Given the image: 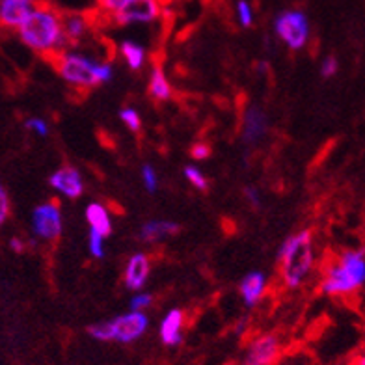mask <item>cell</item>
<instances>
[{"label": "cell", "mask_w": 365, "mask_h": 365, "mask_svg": "<svg viewBox=\"0 0 365 365\" xmlns=\"http://www.w3.org/2000/svg\"><path fill=\"white\" fill-rule=\"evenodd\" d=\"M151 304H153L151 293H148V291H138V293H135L133 298H130L129 308L130 312H145Z\"/></svg>", "instance_id": "25"}, {"label": "cell", "mask_w": 365, "mask_h": 365, "mask_svg": "<svg viewBox=\"0 0 365 365\" xmlns=\"http://www.w3.org/2000/svg\"><path fill=\"white\" fill-rule=\"evenodd\" d=\"M179 230L181 226L173 220H149L140 230V239L149 245H157L160 240L175 235Z\"/></svg>", "instance_id": "16"}, {"label": "cell", "mask_w": 365, "mask_h": 365, "mask_svg": "<svg viewBox=\"0 0 365 365\" xmlns=\"http://www.w3.org/2000/svg\"><path fill=\"white\" fill-rule=\"evenodd\" d=\"M149 274H151V259H149V255L144 254V252H136L127 261L125 272H123V284H125L127 289L138 293L148 284Z\"/></svg>", "instance_id": "13"}, {"label": "cell", "mask_w": 365, "mask_h": 365, "mask_svg": "<svg viewBox=\"0 0 365 365\" xmlns=\"http://www.w3.org/2000/svg\"><path fill=\"white\" fill-rule=\"evenodd\" d=\"M185 312L179 308L170 309L160 321L159 337L163 345L166 346H179L185 337Z\"/></svg>", "instance_id": "15"}, {"label": "cell", "mask_w": 365, "mask_h": 365, "mask_svg": "<svg viewBox=\"0 0 365 365\" xmlns=\"http://www.w3.org/2000/svg\"><path fill=\"white\" fill-rule=\"evenodd\" d=\"M8 218H10V196H8L4 182L0 181V227L4 226Z\"/></svg>", "instance_id": "28"}, {"label": "cell", "mask_w": 365, "mask_h": 365, "mask_svg": "<svg viewBox=\"0 0 365 365\" xmlns=\"http://www.w3.org/2000/svg\"><path fill=\"white\" fill-rule=\"evenodd\" d=\"M317 263L313 233L302 230L284 240L278 252L279 282L285 289H300L309 278Z\"/></svg>", "instance_id": "2"}, {"label": "cell", "mask_w": 365, "mask_h": 365, "mask_svg": "<svg viewBox=\"0 0 365 365\" xmlns=\"http://www.w3.org/2000/svg\"><path fill=\"white\" fill-rule=\"evenodd\" d=\"M88 250L93 259H103L105 257V237L90 230L88 235Z\"/></svg>", "instance_id": "23"}, {"label": "cell", "mask_w": 365, "mask_h": 365, "mask_svg": "<svg viewBox=\"0 0 365 365\" xmlns=\"http://www.w3.org/2000/svg\"><path fill=\"white\" fill-rule=\"evenodd\" d=\"M51 60H53L58 75L75 90H93V88L110 82L114 77L112 63L101 62L97 58L78 53L75 48H68Z\"/></svg>", "instance_id": "4"}, {"label": "cell", "mask_w": 365, "mask_h": 365, "mask_svg": "<svg viewBox=\"0 0 365 365\" xmlns=\"http://www.w3.org/2000/svg\"><path fill=\"white\" fill-rule=\"evenodd\" d=\"M149 328V317L145 312H127L121 315H115L110 321L96 322L88 328L90 334L96 341L101 343H123V345H130V343L138 341L140 337L144 336Z\"/></svg>", "instance_id": "5"}, {"label": "cell", "mask_w": 365, "mask_h": 365, "mask_svg": "<svg viewBox=\"0 0 365 365\" xmlns=\"http://www.w3.org/2000/svg\"><path fill=\"white\" fill-rule=\"evenodd\" d=\"M185 178H187V181L192 185V187H196L197 190H207V187H209V181H207V178L203 175V172L197 166H194V164H188L187 168H185Z\"/></svg>", "instance_id": "22"}, {"label": "cell", "mask_w": 365, "mask_h": 365, "mask_svg": "<svg viewBox=\"0 0 365 365\" xmlns=\"http://www.w3.org/2000/svg\"><path fill=\"white\" fill-rule=\"evenodd\" d=\"M164 4L160 0H120L114 10L105 14L118 26L127 24H149L160 19Z\"/></svg>", "instance_id": "6"}, {"label": "cell", "mask_w": 365, "mask_h": 365, "mask_svg": "<svg viewBox=\"0 0 365 365\" xmlns=\"http://www.w3.org/2000/svg\"><path fill=\"white\" fill-rule=\"evenodd\" d=\"M84 215H86V222H88V226H90L91 231H96V233L103 235L105 239L110 235L112 233V215H110V211H108V209L103 205V203H97V202L90 203V205L86 207Z\"/></svg>", "instance_id": "17"}, {"label": "cell", "mask_w": 365, "mask_h": 365, "mask_svg": "<svg viewBox=\"0 0 365 365\" xmlns=\"http://www.w3.org/2000/svg\"><path fill=\"white\" fill-rule=\"evenodd\" d=\"M148 91L151 99L159 103H166L172 99L173 96V88L170 84L168 77H166V73L160 66H155L149 73V82H148Z\"/></svg>", "instance_id": "19"}, {"label": "cell", "mask_w": 365, "mask_h": 365, "mask_svg": "<svg viewBox=\"0 0 365 365\" xmlns=\"http://www.w3.org/2000/svg\"><path fill=\"white\" fill-rule=\"evenodd\" d=\"M245 197L248 200V203H250L254 209H259V207H261V194L255 187H246L245 188Z\"/></svg>", "instance_id": "31"}, {"label": "cell", "mask_w": 365, "mask_h": 365, "mask_svg": "<svg viewBox=\"0 0 365 365\" xmlns=\"http://www.w3.org/2000/svg\"><path fill=\"white\" fill-rule=\"evenodd\" d=\"M190 155H192L194 160H205L209 159V155H211V148L203 142H197V144L192 145L190 149Z\"/></svg>", "instance_id": "30"}, {"label": "cell", "mask_w": 365, "mask_h": 365, "mask_svg": "<svg viewBox=\"0 0 365 365\" xmlns=\"http://www.w3.org/2000/svg\"><path fill=\"white\" fill-rule=\"evenodd\" d=\"M274 32L291 51H302L312 36L308 15L300 10L282 11L274 19Z\"/></svg>", "instance_id": "7"}, {"label": "cell", "mask_w": 365, "mask_h": 365, "mask_svg": "<svg viewBox=\"0 0 365 365\" xmlns=\"http://www.w3.org/2000/svg\"><path fill=\"white\" fill-rule=\"evenodd\" d=\"M120 54L125 60L127 66H129V69H133V71H138V69L144 68L145 60H148L145 48L140 43H136V41H130V39L121 41Z\"/></svg>", "instance_id": "20"}, {"label": "cell", "mask_w": 365, "mask_h": 365, "mask_svg": "<svg viewBox=\"0 0 365 365\" xmlns=\"http://www.w3.org/2000/svg\"><path fill=\"white\" fill-rule=\"evenodd\" d=\"M48 185L54 192L68 200H78L84 194V179L75 166H62L51 173Z\"/></svg>", "instance_id": "10"}, {"label": "cell", "mask_w": 365, "mask_h": 365, "mask_svg": "<svg viewBox=\"0 0 365 365\" xmlns=\"http://www.w3.org/2000/svg\"><path fill=\"white\" fill-rule=\"evenodd\" d=\"M45 0H0V26L19 30L38 4Z\"/></svg>", "instance_id": "11"}, {"label": "cell", "mask_w": 365, "mask_h": 365, "mask_svg": "<svg viewBox=\"0 0 365 365\" xmlns=\"http://www.w3.org/2000/svg\"><path fill=\"white\" fill-rule=\"evenodd\" d=\"M269 133V115L261 106H248L242 114V142L259 144Z\"/></svg>", "instance_id": "12"}, {"label": "cell", "mask_w": 365, "mask_h": 365, "mask_svg": "<svg viewBox=\"0 0 365 365\" xmlns=\"http://www.w3.org/2000/svg\"><path fill=\"white\" fill-rule=\"evenodd\" d=\"M365 287V248H351L337 254L322 272V294L334 298L351 297Z\"/></svg>", "instance_id": "3"}, {"label": "cell", "mask_w": 365, "mask_h": 365, "mask_svg": "<svg viewBox=\"0 0 365 365\" xmlns=\"http://www.w3.org/2000/svg\"><path fill=\"white\" fill-rule=\"evenodd\" d=\"M354 365H365V349L358 352V356L354 358Z\"/></svg>", "instance_id": "34"}, {"label": "cell", "mask_w": 365, "mask_h": 365, "mask_svg": "<svg viewBox=\"0 0 365 365\" xmlns=\"http://www.w3.org/2000/svg\"><path fill=\"white\" fill-rule=\"evenodd\" d=\"M337 71H339V62H337L336 56H327L321 62V75L324 78L336 77Z\"/></svg>", "instance_id": "29"}, {"label": "cell", "mask_w": 365, "mask_h": 365, "mask_svg": "<svg viewBox=\"0 0 365 365\" xmlns=\"http://www.w3.org/2000/svg\"><path fill=\"white\" fill-rule=\"evenodd\" d=\"M63 34L68 38L69 47L77 45L78 41L86 38L90 32V19L84 14H66L62 15Z\"/></svg>", "instance_id": "18"}, {"label": "cell", "mask_w": 365, "mask_h": 365, "mask_svg": "<svg viewBox=\"0 0 365 365\" xmlns=\"http://www.w3.org/2000/svg\"><path fill=\"white\" fill-rule=\"evenodd\" d=\"M142 182H144L145 190L149 194L157 192V188H159V175H157V170L151 164H144L142 166Z\"/></svg>", "instance_id": "24"}, {"label": "cell", "mask_w": 365, "mask_h": 365, "mask_svg": "<svg viewBox=\"0 0 365 365\" xmlns=\"http://www.w3.org/2000/svg\"><path fill=\"white\" fill-rule=\"evenodd\" d=\"M120 120L125 123V127L133 133H138L142 129V115H140L138 110L130 108V106H125L120 110Z\"/></svg>", "instance_id": "21"}, {"label": "cell", "mask_w": 365, "mask_h": 365, "mask_svg": "<svg viewBox=\"0 0 365 365\" xmlns=\"http://www.w3.org/2000/svg\"><path fill=\"white\" fill-rule=\"evenodd\" d=\"M279 356H282L279 336L272 331H264L248 341L242 365H274L279 360Z\"/></svg>", "instance_id": "9"}, {"label": "cell", "mask_w": 365, "mask_h": 365, "mask_svg": "<svg viewBox=\"0 0 365 365\" xmlns=\"http://www.w3.org/2000/svg\"><path fill=\"white\" fill-rule=\"evenodd\" d=\"M267 287H269V278L264 272L252 270V272L246 274L239 284L240 298H242L246 308H255L267 294Z\"/></svg>", "instance_id": "14"}, {"label": "cell", "mask_w": 365, "mask_h": 365, "mask_svg": "<svg viewBox=\"0 0 365 365\" xmlns=\"http://www.w3.org/2000/svg\"><path fill=\"white\" fill-rule=\"evenodd\" d=\"M30 230H32V235L36 239L45 240V242H53V240L60 239L63 231V220L62 209H60L58 202L39 203L32 211Z\"/></svg>", "instance_id": "8"}, {"label": "cell", "mask_w": 365, "mask_h": 365, "mask_svg": "<svg viewBox=\"0 0 365 365\" xmlns=\"http://www.w3.org/2000/svg\"><path fill=\"white\" fill-rule=\"evenodd\" d=\"M24 127H26L30 133H34V135L41 136V138L48 136V133H51V129H48V123L43 120V118H39V115H32V118H29V120L24 121Z\"/></svg>", "instance_id": "27"}, {"label": "cell", "mask_w": 365, "mask_h": 365, "mask_svg": "<svg viewBox=\"0 0 365 365\" xmlns=\"http://www.w3.org/2000/svg\"><path fill=\"white\" fill-rule=\"evenodd\" d=\"M118 2H120V0H97V4H99V8H101L105 14L114 10L115 6H118Z\"/></svg>", "instance_id": "33"}, {"label": "cell", "mask_w": 365, "mask_h": 365, "mask_svg": "<svg viewBox=\"0 0 365 365\" xmlns=\"http://www.w3.org/2000/svg\"><path fill=\"white\" fill-rule=\"evenodd\" d=\"M160 2H163V4H168L170 0H160Z\"/></svg>", "instance_id": "35"}, {"label": "cell", "mask_w": 365, "mask_h": 365, "mask_svg": "<svg viewBox=\"0 0 365 365\" xmlns=\"http://www.w3.org/2000/svg\"><path fill=\"white\" fill-rule=\"evenodd\" d=\"M62 15L48 2L38 4L29 15V19L17 30L21 41L34 53L47 58H54L56 54L71 48L63 34Z\"/></svg>", "instance_id": "1"}, {"label": "cell", "mask_w": 365, "mask_h": 365, "mask_svg": "<svg viewBox=\"0 0 365 365\" xmlns=\"http://www.w3.org/2000/svg\"><path fill=\"white\" fill-rule=\"evenodd\" d=\"M10 248L15 252V254H23L26 250V242H24L21 237H11L10 239Z\"/></svg>", "instance_id": "32"}, {"label": "cell", "mask_w": 365, "mask_h": 365, "mask_svg": "<svg viewBox=\"0 0 365 365\" xmlns=\"http://www.w3.org/2000/svg\"><path fill=\"white\" fill-rule=\"evenodd\" d=\"M237 19H239V23L245 29L254 24V10H252L250 2H246V0H239L237 2Z\"/></svg>", "instance_id": "26"}]
</instances>
